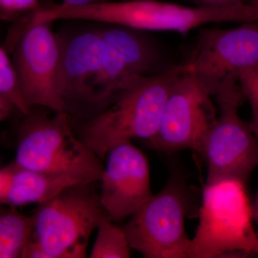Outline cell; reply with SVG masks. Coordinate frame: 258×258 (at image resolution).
Returning <instances> with one entry per match:
<instances>
[{
  "label": "cell",
  "instance_id": "1",
  "mask_svg": "<svg viewBox=\"0 0 258 258\" xmlns=\"http://www.w3.org/2000/svg\"><path fill=\"white\" fill-rule=\"evenodd\" d=\"M81 21L57 35L64 112L83 122L111 106L140 78L167 69L161 67L160 48L148 32Z\"/></svg>",
  "mask_w": 258,
  "mask_h": 258
},
{
  "label": "cell",
  "instance_id": "2",
  "mask_svg": "<svg viewBox=\"0 0 258 258\" xmlns=\"http://www.w3.org/2000/svg\"><path fill=\"white\" fill-rule=\"evenodd\" d=\"M179 66L140 78L104 111L81 125V139L101 160L120 144L139 139L147 142L157 134Z\"/></svg>",
  "mask_w": 258,
  "mask_h": 258
},
{
  "label": "cell",
  "instance_id": "3",
  "mask_svg": "<svg viewBox=\"0 0 258 258\" xmlns=\"http://www.w3.org/2000/svg\"><path fill=\"white\" fill-rule=\"evenodd\" d=\"M24 121L14 162L30 170L70 176L82 184L99 182L101 160L74 135L64 112L53 117L30 108Z\"/></svg>",
  "mask_w": 258,
  "mask_h": 258
},
{
  "label": "cell",
  "instance_id": "4",
  "mask_svg": "<svg viewBox=\"0 0 258 258\" xmlns=\"http://www.w3.org/2000/svg\"><path fill=\"white\" fill-rule=\"evenodd\" d=\"M200 222L190 240L187 258H215L232 254H258L253 210L244 183L223 179L205 184Z\"/></svg>",
  "mask_w": 258,
  "mask_h": 258
},
{
  "label": "cell",
  "instance_id": "5",
  "mask_svg": "<svg viewBox=\"0 0 258 258\" xmlns=\"http://www.w3.org/2000/svg\"><path fill=\"white\" fill-rule=\"evenodd\" d=\"M70 18L111 24L144 32H188L209 23L258 21V10L250 5L235 8L186 7L159 0L108 1L71 6Z\"/></svg>",
  "mask_w": 258,
  "mask_h": 258
},
{
  "label": "cell",
  "instance_id": "6",
  "mask_svg": "<svg viewBox=\"0 0 258 258\" xmlns=\"http://www.w3.org/2000/svg\"><path fill=\"white\" fill-rule=\"evenodd\" d=\"M96 182L74 185L39 205L33 215V237L47 258H83L90 236L109 218L91 188Z\"/></svg>",
  "mask_w": 258,
  "mask_h": 258
},
{
  "label": "cell",
  "instance_id": "7",
  "mask_svg": "<svg viewBox=\"0 0 258 258\" xmlns=\"http://www.w3.org/2000/svg\"><path fill=\"white\" fill-rule=\"evenodd\" d=\"M214 96L218 114L201 152L208 163L206 184L223 179L238 180L245 184L258 166V139L249 122L239 115L244 97L237 76L226 79Z\"/></svg>",
  "mask_w": 258,
  "mask_h": 258
},
{
  "label": "cell",
  "instance_id": "8",
  "mask_svg": "<svg viewBox=\"0 0 258 258\" xmlns=\"http://www.w3.org/2000/svg\"><path fill=\"white\" fill-rule=\"evenodd\" d=\"M192 195L179 174L121 226L131 248L147 258H187L190 240L185 218L192 210Z\"/></svg>",
  "mask_w": 258,
  "mask_h": 258
},
{
  "label": "cell",
  "instance_id": "9",
  "mask_svg": "<svg viewBox=\"0 0 258 258\" xmlns=\"http://www.w3.org/2000/svg\"><path fill=\"white\" fill-rule=\"evenodd\" d=\"M54 22L35 24L8 37L5 48L12 55L22 96L29 108L42 107L64 112L61 52ZM66 113V112H64Z\"/></svg>",
  "mask_w": 258,
  "mask_h": 258
},
{
  "label": "cell",
  "instance_id": "10",
  "mask_svg": "<svg viewBox=\"0 0 258 258\" xmlns=\"http://www.w3.org/2000/svg\"><path fill=\"white\" fill-rule=\"evenodd\" d=\"M181 73L171 85L157 134L145 142L157 152L190 149L201 154L209 131L217 118L211 95L193 74Z\"/></svg>",
  "mask_w": 258,
  "mask_h": 258
},
{
  "label": "cell",
  "instance_id": "11",
  "mask_svg": "<svg viewBox=\"0 0 258 258\" xmlns=\"http://www.w3.org/2000/svg\"><path fill=\"white\" fill-rule=\"evenodd\" d=\"M258 64V21L230 29H203L192 52L180 67L196 76L205 91L215 96L227 78Z\"/></svg>",
  "mask_w": 258,
  "mask_h": 258
},
{
  "label": "cell",
  "instance_id": "12",
  "mask_svg": "<svg viewBox=\"0 0 258 258\" xmlns=\"http://www.w3.org/2000/svg\"><path fill=\"white\" fill-rule=\"evenodd\" d=\"M106 158L100 200L112 221L118 222L132 216L152 198L150 169L145 154L132 142L113 148Z\"/></svg>",
  "mask_w": 258,
  "mask_h": 258
},
{
  "label": "cell",
  "instance_id": "13",
  "mask_svg": "<svg viewBox=\"0 0 258 258\" xmlns=\"http://www.w3.org/2000/svg\"><path fill=\"white\" fill-rule=\"evenodd\" d=\"M11 176L2 204L13 207L42 204L74 185L82 184L70 176L49 174L11 164Z\"/></svg>",
  "mask_w": 258,
  "mask_h": 258
},
{
  "label": "cell",
  "instance_id": "14",
  "mask_svg": "<svg viewBox=\"0 0 258 258\" xmlns=\"http://www.w3.org/2000/svg\"><path fill=\"white\" fill-rule=\"evenodd\" d=\"M34 218L15 210L0 215V258L21 257L33 235Z\"/></svg>",
  "mask_w": 258,
  "mask_h": 258
},
{
  "label": "cell",
  "instance_id": "15",
  "mask_svg": "<svg viewBox=\"0 0 258 258\" xmlns=\"http://www.w3.org/2000/svg\"><path fill=\"white\" fill-rule=\"evenodd\" d=\"M98 234L91 251V258H128L130 245L121 227L113 225L111 219L103 220L97 227Z\"/></svg>",
  "mask_w": 258,
  "mask_h": 258
},
{
  "label": "cell",
  "instance_id": "16",
  "mask_svg": "<svg viewBox=\"0 0 258 258\" xmlns=\"http://www.w3.org/2000/svg\"><path fill=\"white\" fill-rule=\"evenodd\" d=\"M0 95L9 100L24 115L30 108L24 101L13 60L5 45L0 43Z\"/></svg>",
  "mask_w": 258,
  "mask_h": 258
},
{
  "label": "cell",
  "instance_id": "17",
  "mask_svg": "<svg viewBox=\"0 0 258 258\" xmlns=\"http://www.w3.org/2000/svg\"><path fill=\"white\" fill-rule=\"evenodd\" d=\"M237 81L244 98L250 104L252 120L249 123L258 139V64L240 71Z\"/></svg>",
  "mask_w": 258,
  "mask_h": 258
},
{
  "label": "cell",
  "instance_id": "18",
  "mask_svg": "<svg viewBox=\"0 0 258 258\" xmlns=\"http://www.w3.org/2000/svg\"><path fill=\"white\" fill-rule=\"evenodd\" d=\"M40 4L41 0H0V21H18Z\"/></svg>",
  "mask_w": 258,
  "mask_h": 258
},
{
  "label": "cell",
  "instance_id": "19",
  "mask_svg": "<svg viewBox=\"0 0 258 258\" xmlns=\"http://www.w3.org/2000/svg\"><path fill=\"white\" fill-rule=\"evenodd\" d=\"M197 6L206 8H235L246 5L244 0H186Z\"/></svg>",
  "mask_w": 258,
  "mask_h": 258
},
{
  "label": "cell",
  "instance_id": "20",
  "mask_svg": "<svg viewBox=\"0 0 258 258\" xmlns=\"http://www.w3.org/2000/svg\"><path fill=\"white\" fill-rule=\"evenodd\" d=\"M21 257L23 258H47L46 254L41 246L33 237L29 240L24 247Z\"/></svg>",
  "mask_w": 258,
  "mask_h": 258
},
{
  "label": "cell",
  "instance_id": "21",
  "mask_svg": "<svg viewBox=\"0 0 258 258\" xmlns=\"http://www.w3.org/2000/svg\"><path fill=\"white\" fill-rule=\"evenodd\" d=\"M10 175H11V169L10 166L0 169V204L4 198L5 192L9 184Z\"/></svg>",
  "mask_w": 258,
  "mask_h": 258
},
{
  "label": "cell",
  "instance_id": "22",
  "mask_svg": "<svg viewBox=\"0 0 258 258\" xmlns=\"http://www.w3.org/2000/svg\"><path fill=\"white\" fill-rule=\"evenodd\" d=\"M15 109L17 108L9 100L0 95V123L8 118Z\"/></svg>",
  "mask_w": 258,
  "mask_h": 258
},
{
  "label": "cell",
  "instance_id": "23",
  "mask_svg": "<svg viewBox=\"0 0 258 258\" xmlns=\"http://www.w3.org/2000/svg\"><path fill=\"white\" fill-rule=\"evenodd\" d=\"M111 0H62V3L72 6H85V5L97 4V3H105Z\"/></svg>",
  "mask_w": 258,
  "mask_h": 258
},
{
  "label": "cell",
  "instance_id": "24",
  "mask_svg": "<svg viewBox=\"0 0 258 258\" xmlns=\"http://www.w3.org/2000/svg\"><path fill=\"white\" fill-rule=\"evenodd\" d=\"M252 210H253V217L254 219L258 217V195L257 198H256L255 203H254V206L252 207Z\"/></svg>",
  "mask_w": 258,
  "mask_h": 258
},
{
  "label": "cell",
  "instance_id": "25",
  "mask_svg": "<svg viewBox=\"0 0 258 258\" xmlns=\"http://www.w3.org/2000/svg\"><path fill=\"white\" fill-rule=\"evenodd\" d=\"M251 6L254 7L258 10V0H251L250 4Z\"/></svg>",
  "mask_w": 258,
  "mask_h": 258
},
{
  "label": "cell",
  "instance_id": "26",
  "mask_svg": "<svg viewBox=\"0 0 258 258\" xmlns=\"http://www.w3.org/2000/svg\"><path fill=\"white\" fill-rule=\"evenodd\" d=\"M254 221H255L256 224H257V230L256 231V232H257V237H258V217H257V218L254 219Z\"/></svg>",
  "mask_w": 258,
  "mask_h": 258
}]
</instances>
